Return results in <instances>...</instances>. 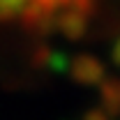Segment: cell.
Listing matches in <instances>:
<instances>
[{
  "mask_svg": "<svg viewBox=\"0 0 120 120\" xmlns=\"http://www.w3.org/2000/svg\"><path fill=\"white\" fill-rule=\"evenodd\" d=\"M97 0H0V28L65 32L86 23Z\"/></svg>",
  "mask_w": 120,
  "mask_h": 120,
  "instance_id": "cell-1",
  "label": "cell"
}]
</instances>
